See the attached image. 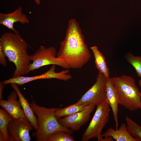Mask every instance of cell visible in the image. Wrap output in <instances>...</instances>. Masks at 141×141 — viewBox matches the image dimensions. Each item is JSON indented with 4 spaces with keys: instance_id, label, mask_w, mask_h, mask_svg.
Listing matches in <instances>:
<instances>
[{
    "instance_id": "10",
    "label": "cell",
    "mask_w": 141,
    "mask_h": 141,
    "mask_svg": "<svg viewBox=\"0 0 141 141\" xmlns=\"http://www.w3.org/2000/svg\"><path fill=\"white\" fill-rule=\"evenodd\" d=\"M95 105H88L84 109L73 114L57 119L63 126L74 131L79 130L80 127L89 120L90 115Z\"/></svg>"
},
{
    "instance_id": "18",
    "label": "cell",
    "mask_w": 141,
    "mask_h": 141,
    "mask_svg": "<svg viewBox=\"0 0 141 141\" xmlns=\"http://www.w3.org/2000/svg\"><path fill=\"white\" fill-rule=\"evenodd\" d=\"M88 106L86 105L77 104L75 103L63 108H58L55 112V115L58 119L81 111L85 109Z\"/></svg>"
},
{
    "instance_id": "24",
    "label": "cell",
    "mask_w": 141,
    "mask_h": 141,
    "mask_svg": "<svg viewBox=\"0 0 141 141\" xmlns=\"http://www.w3.org/2000/svg\"><path fill=\"white\" fill-rule=\"evenodd\" d=\"M113 140L111 137L108 136L102 138L101 141H113Z\"/></svg>"
},
{
    "instance_id": "21",
    "label": "cell",
    "mask_w": 141,
    "mask_h": 141,
    "mask_svg": "<svg viewBox=\"0 0 141 141\" xmlns=\"http://www.w3.org/2000/svg\"><path fill=\"white\" fill-rule=\"evenodd\" d=\"M74 137L63 131H60L50 136L47 141H74Z\"/></svg>"
},
{
    "instance_id": "14",
    "label": "cell",
    "mask_w": 141,
    "mask_h": 141,
    "mask_svg": "<svg viewBox=\"0 0 141 141\" xmlns=\"http://www.w3.org/2000/svg\"><path fill=\"white\" fill-rule=\"evenodd\" d=\"M11 86L17 93L25 117L31 124L36 131L37 130L38 128L37 118L30 107V104L21 93L17 85L11 84Z\"/></svg>"
},
{
    "instance_id": "20",
    "label": "cell",
    "mask_w": 141,
    "mask_h": 141,
    "mask_svg": "<svg viewBox=\"0 0 141 141\" xmlns=\"http://www.w3.org/2000/svg\"><path fill=\"white\" fill-rule=\"evenodd\" d=\"M125 57L134 68L138 77L141 78V56H135L128 52L125 56Z\"/></svg>"
},
{
    "instance_id": "19",
    "label": "cell",
    "mask_w": 141,
    "mask_h": 141,
    "mask_svg": "<svg viewBox=\"0 0 141 141\" xmlns=\"http://www.w3.org/2000/svg\"><path fill=\"white\" fill-rule=\"evenodd\" d=\"M127 129L130 134L137 141H141V126L126 116L125 118Z\"/></svg>"
},
{
    "instance_id": "5",
    "label": "cell",
    "mask_w": 141,
    "mask_h": 141,
    "mask_svg": "<svg viewBox=\"0 0 141 141\" xmlns=\"http://www.w3.org/2000/svg\"><path fill=\"white\" fill-rule=\"evenodd\" d=\"M97 106L95 114L83 135L82 141H87L93 138L101 141V132L109 121L110 107L107 99Z\"/></svg>"
},
{
    "instance_id": "7",
    "label": "cell",
    "mask_w": 141,
    "mask_h": 141,
    "mask_svg": "<svg viewBox=\"0 0 141 141\" xmlns=\"http://www.w3.org/2000/svg\"><path fill=\"white\" fill-rule=\"evenodd\" d=\"M107 79L103 74L99 72L95 83L75 103L97 106L105 101L107 99Z\"/></svg>"
},
{
    "instance_id": "8",
    "label": "cell",
    "mask_w": 141,
    "mask_h": 141,
    "mask_svg": "<svg viewBox=\"0 0 141 141\" xmlns=\"http://www.w3.org/2000/svg\"><path fill=\"white\" fill-rule=\"evenodd\" d=\"M56 65H52L50 69L44 73L40 75L32 76L25 77L20 76L16 77H12L3 81L4 85L9 84H15L22 85L25 84L36 80L48 79L53 78L67 81L72 78V76L68 73L69 69H66L59 72H55Z\"/></svg>"
},
{
    "instance_id": "12",
    "label": "cell",
    "mask_w": 141,
    "mask_h": 141,
    "mask_svg": "<svg viewBox=\"0 0 141 141\" xmlns=\"http://www.w3.org/2000/svg\"><path fill=\"white\" fill-rule=\"evenodd\" d=\"M17 95L14 91L7 97V100L0 101V105L12 118H25V116L19 100H17Z\"/></svg>"
},
{
    "instance_id": "16",
    "label": "cell",
    "mask_w": 141,
    "mask_h": 141,
    "mask_svg": "<svg viewBox=\"0 0 141 141\" xmlns=\"http://www.w3.org/2000/svg\"><path fill=\"white\" fill-rule=\"evenodd\" d=\"M90 49L94 55L96 68L99 72L103 74L107 78L109 77V69L105 62V57L100 52L96 46H92Z\"/></svg>"
},
{
    "instance_id": "23",
    "label": "cell",
    "mask_w": 141,
    "mask_h": 141,
    "mask_svg": "<svg viewBox=\"0 0 141 141\" xmlns=\"http://www.w3.org/2000/svg\"><path fill=\"white\" fill-rule=\"evenodd\" d=\"M4 85L3 81L0 82V100L2 99V92Z\"/></svg>"
},
{
    "instance_id": "11",
    "label": "cell",
    "mask_w": 141,
    "mask_h": 141,
    "mask_svg": "<svg viewBox=\"0 0 141 141\" xmlns=\"http://www.w3.org/2000/svg\"><path fill=\"white\" fill-rule=\"evenodd\" d=\"M29 20L26 15L23 13L21 7L13 12L7 13H0V24L4 26L15 33H18L14 28L15 23L22 24H28Z\"/></svg>"
},
{
    "instance_id": "13",
    "label": "cell",
    "mask_w": 141,
    "mask_h": 141,
    "mask_svg": "<svg viewBox=\"0 0 141 141\" xmlns=\"http://www.w3.org/2000/svg\"><path fill=\"white\" fill-rule=\"evenodd\" d=\"M106 88L107 100L112 109L115 124V128L116 129H118L119 125L118 105L119 104L117 95L114 86L112 78L109 77L107 78Z\"/></svg>"
},
{
    "instance_id": "22",
    "label": "cell",
    "mask_w": 141,
    "mask_h": 141,
    "mask_svg": "<svg viewBox=\"0 0 141 141\" xmlns=\"http://www.w3.org/2000/svg\"><path fill=\"white\" fill-rule=\"evenodd\" d=\"M6 57L1 47L0 46V63L3 66H6L7 63L6 59Z\"/></svg>"
},
{
    "instance_id": "25",
    "label": "cell",
    "mask_w": 141,
    "mask_h": 141,
    "mask_svg": "<svg viewBox=\"0 0 141 141\" xmlns=\"http://www.w3.org/2000/svg\"><path fill=\"white\" fill-rule=\"evenodd\" d=\"M36 3L38 5L40 4V0H34Z\"/></svg>"
},
{
    "instance_id": "15",
    "label": "cell",
    "mask_w": 141,
    "mask_h": 141,
    "mask_svg": "<svg viewBox=\"0 0 141 141\" xmlns=\"http://www.w3.org/2000/svg\"><path fill=\"white\" fill-rule=\"evenodd\" d=\"M108 136L111 137L116 141H137L130 134L125 123L122 124L118 129L115 130L112 127L109 128L101 135L102 138Z\"/></svg>"
},
{
    "instance_id": "2",
    "label": "cell",
    "mask_w": 141,
    "mask_h": 141,
    "mask_svg": "<svg viewBox=\"0 0 141 141\" xmlns=\"http://www.w3.org/2000/svg\"><path fill=\"white\" fill-rule=\"evenodd\" d=\"M1 46L9 61L15 65V69L13 77L28 73L30 55L27 49L28 44L19 33L6 32L0 38Z\"/></svg>"
},
{
    "instance_id": "4",
    "label": "cell",
    "mask_w": 141,
    "mask_h": 141,
    "mask_svg": "<svg viewBox=\"0 0 141 141\" xmlns=\"http://www.w3.org/2000/svg\"><path fill=\"white\" fill-rule=\"evenodd\" d=\"M112 78L119 104L131 111L141 109V92L134 79L125 75Z\"/></svg>"
},
{
    "instance_id": "6",
    "label": "cell",
    "mask_w": 141,
    "mask_h": 141,
    "mask_svg": "<svg viewBox=\"0 0 141 141\" xmlns=\"http://www.w3.org/2000/svg\"><path fill=\"white\" fill-rule=\"evenodd\" d=\"M57 54L56 50L54 47L46 48L44 46H40L34 54L30 55V60L32 62L29 65L28 72L50 65L69 69L65 61L56 56Z\"/></svg>"
},
{
    "instance_id": "9",
    "label": "cell",
    "mask_w": 141,
    "mask_h": 141,
    "mask_svg": "<svg viewBox=\"0 0 141 141\" xmlns=\"http://www.w3.org/2000/svg\"><path fill=\"white\" fill-rule=\"evenodd\" d=\"M33 127L26 118H12L8 126L9 141H30Z\"/></svg>"
},
{
    "instance_id": "3",
    "label": "cell",
    "mask_w": 141,
    "mask_h": 141,
    "mask_svg": "<svg viewBox=\"0 0 141 141\" xmlns=\"http://www.w3.org/2000/svg\"><path fill=\"white\" fill-rule=\"evenodd\" d=\"M30 107L37 117L38 128L34 132L33 136L37 141H47L51 135L63 131L70 134L73 131L62 126L55 116V113L58 108H48L37 105L32 100Z\"/></svg>"
},
{
    "instance_id": "17",
    "label": "cell",
    "mask_w": 141,
    "mask_h": 141,
    "mask_svg": "<svg viewBox=\"0 0 141 141\" xmlns=\"http://www.w3.org/2000/svg\"><path fill=\"white\" fill-rule=\"evenodd\" d=\"M11 117L4 110L0 109V141H9L8 126Z\"/></svg>"
},
{
    "instance_id": "26",
    "label": "cell",
    "mask_w": 141,
    "mask_h": 141,
    "mask_svg": "<svg viewBox=\"0 0 141 141\" xmlns=\"http://www.w3.org/2000/svg\"><path fill=\"white\" fill-rule=\"evenodd\" d=\"M139 85L141 88V79H140L139 81Z\"/></svg>"
},
{
    "instance_id": "1",
    "label": "cell",
    "mask_w": 141,
    "mask_h": 141,
    "mask_svg": "<svg viewBox=\"0 0 141 141\" xmlns=\"http://www.w3.org/2000/svg\"><path fill=\"white\" fill-rule=\"evenodd\" d=\"M56 56L66 62L69 69L81 68L91 58L81 29L75 18L68 22L65 37L60 43Z\"/></svg>"
}]
</instances>
